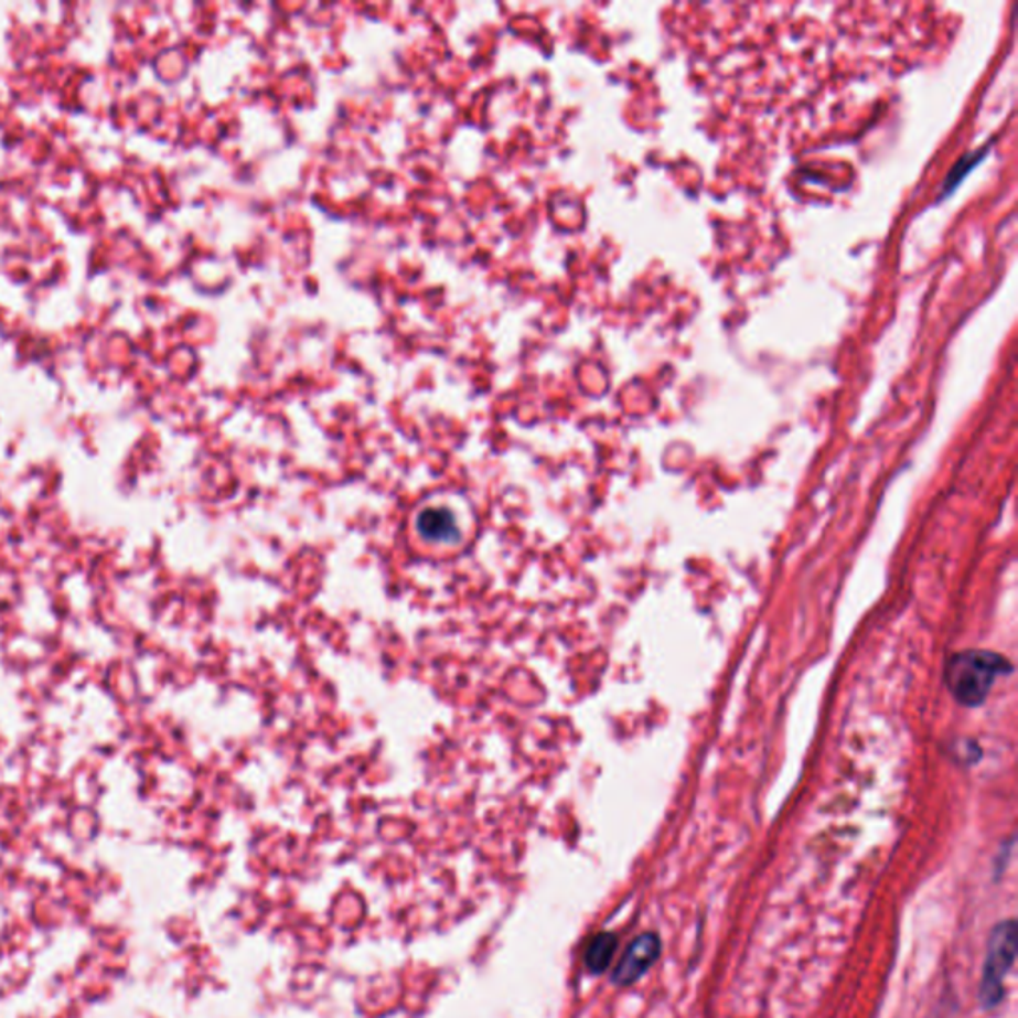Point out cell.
I'll use <instances>...</instances> for the list:
<instances>
[{
  "label": "cell",
  "instance_id": "6da1fadb",
  "mask_svg": "<svg viewBox=\"0 0 1018 1018\" xmlns=\"http://www.w3.org/2000/svg\"><path fill=\"white\" fill-rule=\"evenodd\" d=\"M1012 673L1007 656L987 649H967L951 656L945 666V683L958 705L977 708L987 700L998 676Z\"/></svg>",
  "mask_w": 1018,
  "mask_h": 1018
},
{
  "label": "cell",
  "instance_id": "7a4b0ae2",
  "mask_svg": "<svg viewBox=\"0 0 1018 1018\" xmlns=\"http://www.w3.org/2000/svg\"><path fill=\"white\" fill-rule=\"evenodd\" d=\"M1017 958V923L1015 919L1000 921L990 931L987 943V957L983 965L978 1003L981 1007L993 1010L1005 998V981Z\"/></svg>",
  "mask_w": 1018,
  "mask_h": 1018
},
{
  "label": "cell",
  "instance_id": "3957f363",
  "mask_svg": "<svg viewBox=\"0 0 1018 1018\" xmlns=\"http://www.w3.org/2000/svg\"><path fill=\"white\" fill-rule=\"evenodd\" d=\"M661 951H663V941L661 937L653 933V931H645L641 933L639 937L626 947L623 957L619 961L615 971H613V977L611 981L615 983L617 987H631L635 985L636 981L645 977L649 973V968L655 965L658 957H661Z\"/></svg>",
  "mask_w": 1018,
  "mask_h": 1018
},
{
  "label": "cell",
  "instance_id": "277c9868",
  "mask_svg": "<svg viewBox=\"0 0 1018 1018\" xmlns=\"http://www.w3.org/2000/svg\"><path fill=\"white\" fill-rule=\"evenodd\" d=\"M418 529L428 542H448L456 535L454 515L444 507H430L420 515Z\"/></svg>",
  "mask_w": 1018,
  "mask_h": 1018
},
{
  "label": "cell",
  "instance_id": "5b68a950",
  "mask_svg": "<svg viewBox=\"0 0 1018 1018\" xmlns=\"http://www.w3.org/2000/svg\"><path fill=\"white\" fill-rule=\"evenodd\" d=\"M617 945H619V941H617L615 935L607 933V931L591 939L586 949L587 971L593 973V975L606 973L609 965H611V961L615 957Z\"/></svg>",
  "mask_w": 1018,
  "mask_h": 1018
}]
</instances>
